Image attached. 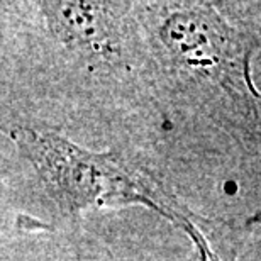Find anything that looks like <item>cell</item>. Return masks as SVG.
<instances>
[{"label":"cell","instance_id":"obj_1","mask_svg":"<svg viewBox=\"0 0 261 261\" xmlns=\"http://www.w3.org/2000/svg\"><path fill=\"white\" fill-rule=\"evenodd\" d=\"M12 136L39 168L60 207L73 214L93 203L143 200L136 192L138 181L116 158L83 153L51 134L17 129Z\"/></svg>","mask_w":261,"mask_h":261},{"label":"cell","instance_id":"obj_3","mask_svg":"<svg viewBox=\"0 0 261 261\" xmlns=\"http://www.w3.org/2000/svg\"><path fill=\"white\" fill-rule=\"evenodd\" d=\"M49 24L63 43L111 60L117 51L116 22L103 4H44Z\"/></svg>","mask_w":261,"mask_h":261},{"label":"cell","instance_id":"obj_2","mask_svg":"<svg viewBox=\"0 0 261 261\" xmlns=\"http://www.w3.org/2000/svg\"><path fill=\"white\" fill-rule=\"evenodd\" d=\"M160 38L178 63L221 82L231 92L246 90L239 85V78H248L251 48L243 44L212 9L175 10L161 25Z\"/></svg>","mask_w":261,"mask_h":261}]
</instances>
